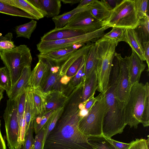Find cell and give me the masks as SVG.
Wrapping results in <instances>:
<instances>
[{
    "mask_svg": "<svg viewBox=\"0 0 149 149\" xmlns=\"http://www.w3.org/2000/svg\"><path fill=\"white\" fill-rule=\"evenodd\" d=\"M31 71V66H26L24 68L19 78L7 94L9 99L14 100L25 91L28 86Z\"/></svg>",
    "mask_w": 149,
    "mask_h": 149,
    "instance_id": "18",
    "label": "cell"
},
{
    "mask_svg": "<svg viewBox=\"0 0 149 149\" xmlns=\"http://www.w3.org/2000/svg\"><path fill=\"white\" fill-rule=\"evenodd\" d=\"M87 33H88L81 29L67 27L65 26L61 28H54L45 34L41 38L40 41H46L66 39Z\"/></svg>",
    "mask_w": 149,
    "mask_h": 149,
    "instance_id": "14",
    "label": "cell"
},
{
    "mask_svg": "<svg viewBox=\"0 0 149 149\" xmlns=\"http://www.w3.org/2000/svg\"><path fill=\"white\" fill-rule=\"evenodd\" d=\"M125 123L136 129L141 123L144 127L149 125V84L136 82L131 86L125 102Z\"/></svg>",
    "mask_w": 149,
    "mask_h": 149,
    "instance_id": "2",
    "label": "cell"
},
{
    "mask_svg": "<svg viewBox=\"0 0 149 149\" xmlns=\"http://www.w3.org/2000/svg\"><path fill=\"white\" fill-rule=\"evenodd\" d=\"M95 94L90 97L86 101L83 102L84 103L85 108L88 111L93 105L97 100L100 96V94L96 97H94Z\"/></svg>",
    "mask_w": 149,
    "mask_h": 149,
    "instance_id": "43",
    "label": "cell"
},
{
    "mask_svg": "<svg viewBox=\"0 0 149 149\" xmlns=\"http://www.w3.org/2000/svg\"><path fill=\"white\" fill-rule=\"evenodd\" d=\"M0 13L12 16L34 19L26 13L12 6L0 1Z\"/></svg>",
    "mask_w": 149,
    "mask_h": 149,
    "instance_id": "32",
    "label": "cell"
},
{
    "mask_svg": "<svg viewBox=\"0 0 149 149\" xmlns=\"http://www.w3.org/2000/svg\"><path fill=\"white\" fill-rule=\"evenodd\" d=\"M127 149H139V139H136L132 141Z\"/></svg>",
    "mask_w": 149,
    "mask_h": 149,
    "instance_id": "47",
    "label": "cell"
},
{
    "mask_svg": "<svg viewBox=\"0 0 149 149\" xmlns=\"http://www.w3.org/2000/svg\"><path fill=\"white\" fill-rule=\"evenodd\" d=\"M36 8L40 9V3L39 0H28Z\"/></svg>",
    "mask_w": 149,
    "mask_h": 149,
    "instance_id": "51",
    "label": "cell"
},
{
    "mask_svg": "<svg viewBox=\"0 0 149 149\" xmlns=\"http://www.w3.org/2000/svg\"><path fill=\"white\" fill-rule=\"evenodd\" d=\"M134 30L142 43L149 41V17L148 15L139 20V24Z\"/></svg>",
    "mask_w": 149,
    "mask_h": 149,
    "instance_id": "26",
    "label": "cell"
},
{
    "mask_svg": "<svg viewBox=\"0 0 149 149\" xmlns=\"http://www.w3.org/2000/svg\"><path fill=\"white\" fill-rule=\"evenodd\" d=\"M100 64V60L97 51V45L93 43L85 55L84 75V82L86 78L94 69L97 68Z\"/></svg>",
    "mask_w": 149,
    "mask_h": 149,
    "instance_id": "20",
    "label": "cell"
},
{
    "mask_svg": "<svg viewBox=\"0 0 149 149\" xmlns=\"http://www.w3.org/2000/svg\"><path fill=\"white\" fill-rule=\"evenodd\" d=\"M118 76L116 73L111 74L109 87L105 93L107 109L104 118L102 134L106 138L122 133L127 125L125 119V102L120 101L115 94Z\"/></svg>",
    "mask_w": 149,
    "mask_h": 149,
    "instance_id": "3",
    "label": "cell"
},
{
    "mask_svg": "<svg viewBox=\"0 0 149 149\" xmlns=\"http://www.w3.org/2000/svg\"><path fill=\"white\" fill-rule=\"evenodd\" d=\"M72 78L67 76L66 75H64L61 77L60 79V82L64 85H67L68 84Z\"/></svg>",
    "mask_w": 149,
    "mask_h": 149,
    "instance_id": "49",
    "label": "cell"
},
{
    "mask_svg": "<svg viewBox=\"0 0 149 149\" xmlns=\"http://www.w3.org/2000/svg\"><path fill=\"white\" fill-rule=\"evenodd\" d=\"M83 87L79 86L68 94L62 114L46 137L43 149H94L88 136L79 127L82 118L79 115Z\"/></svg>",
    "mask_w": 149,
    "mask_h": 149,
    "instance_id": "1",
    "label": "cell"
},
{
    "mask_svg": "<svg viewBox=\"0 0 149 149\" xmlns=\"http://www.w3.org/2000/svg\"><path fill=\"white\" fill-rule=\"evenodd\" d=\"M95 1V0H81L77 7L79 8L87 7Z\"/></svg>",
    "mask_w": 149,
    "mask_h": 149,
    "instance_id": "46",
    "label": "cell"
},
{
    "mask_svg": "<svg viewBox=\"0 0 149 149\" xmlns=\"http://www.w3.org/2000/svg\"><path fill=\"white\" fill-rule=\"evenodd\" d=\"M92 15L99 21L106 22L110 17L113 8L106 0L95 1L88 6Z\"/></svg>",
    "mask_w": 149,
    "mask_h": 149,
    "instance_id": "19",
    "label": "cell"
},
{
    "mask_svg": "<svg viewBox=\"0 0 149 149\" xmlns=\"http://www.w3.org/2000/svg\"><path fill=\"white\" fill-rule=\"evenodd\" d=\"M88 141L94 149H116L103 135L90 136Z\"/></svg>",
    "mask_w": 149,
    "mask_h": 149,
    "instance_id": "30",
    "label": "cell"
},
{
    "mask_svg": "<svg viewBox=\"0 0 149 149\" xmlns=\"http://www.w3.org/2000/svg\"><path fill=\"white\" fill-rule=\"evenodd\" d=\"M1 123L0 120V149H6L5 141L4 139L1 131Z\"/></svg>",
    "mask_w": 149,
    "mask_h": 149,
    "instance_id": "48",
    "label": "cell"
},
{
    "mask_svg": "<svg viewBox=\"0 0 149 149\" xmlns=\"http://www.w3.org/2000/svg\"><path fill=\"white\" fill-rule=\"evenodd\" d=\"M106 138L113 146L116 149H127L130 145V143H125L118 141L111 138Z\"/></svg>",
    "mask_w": 149,
    "mask_h": 149,
    "instance_id": "42",
    "label": "cell"
},
{
    "mask_svg": "<svg viewBox=\"0 0 149 149\" xmlns=\"http://www.w3.org/2000/svg\"><path fill=\"white\" fill-rule=\"evenodd\" d=\"M78 107L80 110L85 109L84 103V102H81L79 104Z\"/></svg>",
    "mask_w": 149,
    "mask_h": 149,
    "instance_id": "54",
    "label": "cell"
},
{
    "mask_svg": "<svg viewBox=\"0 0 149 149\" xmlns=\"http://www.w3.org/2000/svg\"><path fill=\"white\" fill-rule=\"evenodd\" d=\"M130 60V82L131 86L136 82H139L142 72L146 65L133 50L129 56Z\"/></svg>",
    "mask_w": 149,
    "mask_h": 149,
    "instance_id": "21",
    "label": "cell"
},
{
    "mask_svg": "<svg viewBox=\"0 0 149 149\" xmlns=\"http://www.w3.org/2000/svg\"><path fill=\"white\" fill-rule=\"evenodd\" d=\"M137 17L139 20L148 14H147L148 0H134Z\"/></svg>",
    "mask_w": 149,
    "mask_h": 149,
    "instance_id": "36",
    "label": "cell"
},
{
    "mask_svg": "<svg viewBox=\"0 0 149 149\" xmlns=\"http://www.w3.org/2000/svg\"><path fill=\"white\" fill-rule=\"evenodd\" d=\"M85 55L81 66L75 75L71 78L68 84L66 86L65 89L67 91H71L82 82H84V75Z\"/></svg>",
    "mask_w": 149,
    "mask_h": 149,
    "instance_id": "31",
    "label": "cell"
},
{
    "mask_svg": "<svg viewBox=\"0 0 149 149\" xmlns=\"http://www.w3.org/2000/svg\"><path fill=\"white\" fill-rule=\"evenodd\" d=\"M85 54L77 58L70 65L66 73V76L72 78L75 75L81 66Z\"/></svg>",
    "mask_w": 149,
    "mask_h": 149,
    "instance_id": "38",
    "label": "cell"
},
{
    "mask_svg": "<svg viewBox=\"0 0 149 149\" xmlns=\"http://www.w3.org/2000/svg\"><path fill=\"white\" fill-rule=\"evenodd\" d=\"M106 25V22L100 21L96 19L91 14L88 8L75 15L65 26L89 33L99 29Z\"/></svg>",
    "mask_w": 149,
    "mask_h": 149,
    "instance_id": "11",
    "label": "cell"
},
{
    "mask_svg": "<svg viewBox=\"0 0 149 149\" xmlns=\"http://www.w3.org/2000/svg\"><path fill=\"white\" fill-rule=\"evenodd\" d=\"M54 111H51L45 113L42 116L40 124L35 129L33 130L36 134H37L44 126Z\"/></svg>",
    "mask_w": 149,
    "mask_h": 149,
    "instance_id": "41",
    "label": "cell"
},
{
    "mask_svg": "<svg viewBox=\"0 0 149 149\" xmlns=\"http://www.w3.org/2000/svg\"><path fill=\"white\" fill-rule=\"evenodd\" d=\"M105 93H100L99 98L88 110L87 115L79 122V129L88 137L102 135L103 121L107 109Z\"/></svg>",
    "mask_w": 149,
    "mask_h": 149,
    "instance_id": "6",
    "label": "cell"
},
{
    "mask_svg": "<svg viewBox=\"0 0 149 149\" xmlns=\"http://www.w3.org/2000/svg\"><path fill=\"white\" fill-rule=\"evenodd\" d=\"M26 98L25 91L17 97V109L18 119L23 118L24 117Z\"/></svg>",
    "mask_w": 149,
    "mask_h": 149,
    "instance_id": "39",
    "label": "cell"
},
{
    "mask_svg": "<svg viewBox=\"0 0 149 149\" xmlns=\"http://www.w3.org/2000/svg\"><path fill=\"white\" fill-rule=\"evenodd\" d=\"M1 89V88H0V90H1V89Z\"/></svg>",
    "mask_w": 149,
    "mask_h": 149,
    "instance_id": "56",
    "label": "cell"
},
{
    "mask_svg": "<svg viewBox=\"0 0 149 149\" xmlns=\"http://www.w3.org/2000/svg\"><path fill=\"white\" fill-rule=\"evenodd\" d=\"M100 60L97 71V90L106 93L109 86L110 75L118 45L113 40L103 36L95 42Z\"/></svg>",
    "mask_w": 149,
    "mask_h": 149,
    "instance_id": "4",
    "label": "cell"
},
{
    "mask_svg": "<svg viewBox=\"0 0 149 149\" xmlns=\"http://www.w3.org/2000/svg\"><path fill=\"white\" fill-rule=\"evenodd\" d=\"M45 131L42 127L36 134L34 139L33 149H43Z\"/></svg>",
    "mask_w": 149,
    "mask_h": 149,
    "instance_id": "40",
    "label": "cell"
},
{
    "mask_svg": "<svg viewBox=\"0 0 149 149\" xmlns=\"http://www.w3.org/2000/svg\"><path fill=\"white\" fill-rule=\"evenodd\" d=\"M88 111L85 109L80 110L79 115L82 118H83L87 115Z\"/></svg>",
    "mask_w": 149,
    "mask_h": 149,
    "instance_id": "52",
    "label": "cell"
},
{
    "mask_svg": "<svg viewBox=\"0 0 149 149\" xmlns=\"http://www.w3.org/2000/svg\"><path fill=\"white\" fill-rule=\"evenodd\" d=\"M98 67L90 73L84 82L81 102H85L92 95L95 94L97 90Z\"/></svg>",
    "mask_w": 149,
    "mask_h": 149,
    "instance_id": "23",
    "label": "cell"
},
{
    "mask_svg": "<svg viewBox=\"0 0 149 149\" xmlns=\"http://www.w3.org/2000/svg\"><path fill=\"white\" fill-rule=\"evenodd\" d=\"M74 46L45 53H40L37 56L46 59L54 66L60 67L73 52L78 49Z\"/></svg>",
    "mask_w": 149,
    "mask_h": 149,
    "instance_id": "16",
    "label": "cell"
},
{
    "mask_svg": "<svg viewBox=\"0 0 149 149\" xmlns=\"http://www.w3.org/2000/svg\"><path fill=\"white\" fill-rule=\"evenodd\" d=\"M13 34L8 33L4 36H0V50H7L12 49L15 46L11 40Z\"/></svg>",
    "mask_w": 149,
    "mask_h": 149,
    "instance_id": "37",
    "label": "cell"
},
{
    "mask_svg": "<svg viewBox=\"0 0 149 149\" xmlns=\"http://www.w3.org/2000/svg\"><path fill=\"white\" fill-rule=\"evenodd\" d=\"M38 58V61L31 71L28 81V86L34 89L39 88L46 73L53 66L46 59L41 57Z\"/></svg>",
    "mask_w": 149,
    "mask_h": 149,
    "instance_id": "12",
    "label": "cell"
},
{
    "mask_svg": "<svg viewBox=\"0 0 149 149\" xmlns=\"http://www.w3.org/2000/svg\"><path fill=\"white\" fill-rule=\"evenodd\" d=\"M126 29L114 27L109 32L105 33L103 37L114 41L117 44L121 41H125V32Z\"/></svg>",
    "mask_w": 149,
    "mask_h": 149,
    "instance_id": "34",
    "label": "cell"
},
{
    "mask_svg": "<svg viewBox=\"0 0 149 149\" xmlns=\"http://www.w3.org/2000/svg\"><path fill=\"white\" fill-rule=\"evenodd\" d=\"M149 139H139V149H149Z\"/></svg>",
    "mask_w": 149,
    "mask_h": 149,
    "instance_id": "45",
    "label": "cell"
},
{
    "mask_svg": "<svg viewBox=\"0 0 149 149\" xmlns=\"http://www.w3.org/2000/svg\"><path fill=\"white\" fill-rule=\"evenodd\" d=\"M63 109V105L54 110L45 124L42 127L45 131L44 143L47 137L55 127Z\"/></svg>",
    "mask_w": 149,
    "mask_h": 149,
    "instance_id": "29",
    "label": "cell"
},
{
    "mask_svg": "<svg viewBox=\"0 0 149 149\" xmlns=\"http://www.w3.org/2000/svg\"><path fill=\"white\" fill-rule=\"evenodd\" d=\"M59 68L58 66H52L50 68V70L53 73H56L58 71Z\"/></svg>",
    "mask_w": 149,
    "mask_h": 149,
    "instance_id": "53",
    "label": "cell"
},
{
    "mask_svg": "<svg viewBox=\"0 0 149 149\" xmlns=\"http://www.w3.org/2000/svg\"><path fill=\"white\" fill-rule=\"evenodd\" d=\"M37 24V22L32 19L28 23L16 26L15 32L17 37H23L29 39Z\"/></svg>",
    "mask_w": 149,
    "mask_h": 149,
    "instance_id": "27",
    "label": "cell"
},
{
    "mask_svg": "<svg viewBox=\"0 0 149 149\" xmlns=\"http://www.w3.org/2000/svg\"><path fill=\"white\" fill-rule=\"evenodd\" d=\"M0 57L9 72L11 87L19 78L24 68L31 66L32 59L29 48L25 45L10 50H0Z\"/></svg>",
    "mask_w": 149,
    "mask_h": 149,
    "instance_id": "5",
    "label": "cell"
},
{
    "mask_svg": "<svg viewBox=\"0 0 149 149\" xmlns=\"http://www.w3.org/2000/svg\"><path fill=\"white\" fill-rule=\"evenodd\" d=\"M3 117L5 122L6 139L9 149H18L19 131L17 99L7 100Z\"/></svg>",
    "mask_w": 149,
    "mask_h": 149,
    "instance_id": "9",
    "label": "cell"
},
{
    "mask_svg": "<svg viewBox=\"0 0 149 149\" xmlns=\"http://www.w3.org/2000/svg\"><path fill=\"white\" fill-rule=\"evenodd\" d=\"M143 49V55L146 61L148 67V71L149 70V41L142 43Z\"/></svg>",
    "mask_w": 149,
    "mask_h": 149,
    "instance_id": "44",
    "label": "cell"
},
{
    "mask_svg": "<svg viewBox=\"0 0 149 149\" xmlns=\"http://www.w3.org/2000/svg\"><path fill=\"white\" fill-rule=\"evenodd\" d=\"M61 77L59 71L57 73H53L50 71V69L46 73L39 88H38L43 95L52 91L64 92L66 85L61 83L60 80Z\"/></svg>",
    "mask_w": 149,
    "mask_h": 149,
    "instance_id": "13",
    "label": "cell"
},
{
    "mask_svg": "<svg viewBox=\"0 0 149 149\" xmlns=\"http://www.w3.org/2000/svg\"><path fill=\"white\" fill-rule=\"evenodd\" d=\"M0 1L21 10L34 19L38 20L45 17L41 10L34 6L28 0H0Z\"/></svg>",
    "mask_w": 149,
    "mask_h": 149,
    "instance_id": "17",
    "label": "cell"
},
{
    "mask_svg": "<svg viewBox=\"0 0 149 149\" xmlns=\"http://www.w3.org/2000/svg\"><path fill=\"white\" fill-rule=\"evenodd\" d=\"M81 0H61L64 4H74L79 3Z\"/></svg>",
    "mask_w": 149,
    "mask_h": 149,
    "instance_id": "50",
    "label": "cell"
},
{
    "mask_svg": "<svg viewBox=\"0 0 149 149\" xmlns=\"http://www.w3.org/2000/svg\"><path fill=\"white\" fill-rule=\"evenodd\" d=\"M124 42L130 45L141 61H145L142 43L134 29H126Z\"/></svg>",
    "mask_w": 149,
    "mask_h": 149,
    "instance_id": "22",
    "label": "cell"
},
{
    "mask_svg": "<svg viewBox=\"0 0 149 149\" xmlns=\"http://www.w3.org/2000/svg\"><path fill=\"white\" fill-rule=\"evenodd\" d=\"M88 9V6L80 8L76 7L70 11L53 17L52 20L55 25V28L59 29L63 27L75 15Z\"/></svg>",
    "mask_w": 149,
    "mask_h": 149,
    "instance_id": "25",
    "label": "cell"
},
{
    "mask_svg": "<svg viewBox=\"0 0 149 149\" xmlns=\"http://www.w3.org/2000/svg\"><path fill=\"white\" fill-rule=\"evenodd\" d=\"M43 95L44 97V114L62 107L68 98L63 92L57 91H52Z\"/></svg>",
    "mask_w": 149,
    "mask_h": 149,
    "instance_id": "15",
    "label": "cell"
},
{
    "mask_svg": "<svg viewBox=\"0 0 149 149\" xmlns=\"http://www.w3.org/2000/svg\"><path fill=\"white\" fill-rule=\"evenodd\" d=\"M4 90L3 89H1L0 90V103L1 101V100L2 99L3 97V92Z\"/></svg>",
    "mask_w": 149,
    "mask_h": 149,
    "instance_id": "55",
    "label": "cell"
},
{
    "mask_svg": "<svg viewBox=\"0 0 149 149\" xmlns=\"http://www.w3.org/2000/svg\"><path fill=\"white\" fill-rule=\"evenodd\" d=\"M34 105L38 116H42L44 113V97L38 88H31Z\"/></svg>",
    "mask_w": 149,
    "mask_h": 149,
    "instance_id": "28",
    "label": "cell"
},
{
    "mask_svg": "<svg viewBox=\"0 0 149 149\" xmlns=\"http://www.w3.org/2000/svg\"><path fill=\"white\" fill-rule=\"evenodd\" d=\"M106 25L94 31L77 36L55 40L40 41L36 45L40 53L70 47L74 45L83 46L89 43H94L104 34L105 31L110 28Z\"/></svg>",
    "mask_w": 149,
    "mask_h": 149,
    "instance_id": "7",
    "label": "cell"
},
{
    "mask_svg": "<svg viewBox=\"0 0 149 149\" xmlns=\"http://www.w3.org/2000/svg\"><path fill=\"white\" fill-rule=\"evenodd\" d=\"M138 19L134 0H123L113 8L106 25L134 29L138 25Z\"/></svg>",
    "mask_w": 149,
    "mask_h": 149,
    "instance_id": "8",
    "label": "cell"
},
{
    "mask_svg": "<svg viewBox=\"0 0 149 149\" xmlns=\"http://www.w3.org/2000/svg\"><path fill=\"white\" fill-rule=\"evenodd\" d=\"M40 9L47 18L58 15L61 6V0H39ZM52 17V18H53Z\"/></svg>",
    "mask_w": 149,
    "mask_h": 149,
    "instance_id": "24",
    "label": "cell"
},
{
    "mask_svg": "<svg viewBox=\"0 0 149 149\" xmlns=\"http://www.w3.org/2000/svg\"><path fill=\"white\" fill-rule=\"evenodd\" d=\"M33 122H31L29 129L25 134L24 141L21 149H33L34 139L33 137Z\"/></svg>",
    "mask_w": 149,
    "mask_h": 149,
    "instance_id": "35",
    "label": "cell"
},
{
    "mask_svg": "<svg viewBox=\"0 0 149 149\" xmlns=\"http://www.w3.org/2000/svg\"><path fill=\"white\" fill-rule=\"evenodd\" d=\"M0 88L6 91L7 94L11 88V81L9 72L4 66L0 68Z\"/></svg>",
    "mask_w": 149,
    "mask_h": 149,
    "instance_id": "33",
    "label": "cell"
},
{
    "mask_svg": "<svg viewBox=\"0 0 149 149\" xmlns=\"http://www.w3.org/2000/svg\"><path fill=\"white\" fill-rule=\"evenodd\" d=\"M119 63V72L115 90L116 97L125 102L127 97L131 86L130 82L129 56L123 58L120 54L115 53Z\"/></svg>",
    "mask_w": 149,
    "mask_h": 149,
    "instance_id": "10",
    "label": "cell"
}]
</instances>
